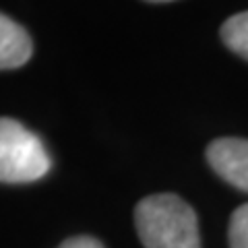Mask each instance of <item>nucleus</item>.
I'll list each match as a JSON object with an SVG mask.
<instances>
[{"label":"nucleus","mask_w":248,"mask_h":248,"mask_svg":"<svg viewBox=\"0 0 248 248\" xmlns=\"http://www.w3.org/2000/svg\"><path fill=\"white\" fill-rule=\"evenodd\" d=\"M135 226L145 248H201L192 207L170 192L145 197L135 209Z\"/></svg>","instance_id":"obj_1"},{"label":"nucleus","mask_w":248,"mask_h":248,"mask_svg":"<svg viewBox=\"0 0 248 248\" xmlns=\"http://www.w3.org/2000/svg\"><path fill=\"white\" fill-rule=\"evenodd\" d=\"M50 168L52 157L40 137L17 120L0 118V182H35Z\"/></svg>","instance_id":"obj_2"},{"label":"nucleus","mask_w":248,"mask_h":248,"mask_svg":"<svg viewBox=\"0 0 248 248\" xmlns=\"http://www.w3.org/2000/svg\"><path fill=\"white\" fill-rule=\"evenodd\" d=\"M207 161L228 184L248 192V139H215L207 147Z\"/></svg>","instance_id":"obj_3"},{"label":"nucleus","mask_w":248,"mask_h":248,"mask_svg":"<svg viewBox=\"0 0 248 248\" xmlns=\"http://www.w3.org/2000/svg\"><path fill=\"white\" fill-rule=\"evenodd\" d=\"M33 44L19 23L0 13V71L19 68L31 58Z\"/></svg>","instance_id":"obj_4"},{"label":"nucleus","mask_w":248,"mask_h":248,"mask_svg":"<svg viewBox=\"0 0 248 248\" xmlns=\"http://www.w3.org/2000/svg\"><path fill=\"white\" fill-rule=\"evenodd\" d=\"M221 40L232 52L248 60V11L238 13L223 23Z\"/></svg>","instance_id":"obj_5"},{"label":"nucleus","mask_w":248,"mask_h":248,"mask_svg":"<svg viewBox=\"0 0 248 248\" xmlns=\"http://www.w3.org/2000/svg\"><path fill=\"white\" fill-rule=\"evenodd\" d=\"M230 248H248V205L238 207L230 219Z\"/></svg>","instance_id":"obj_6"},{"label":"nucleus","mask_w":248,"mask_h":248,"mask_svg":"<svg viewBox=\"0 0 248 248\" xmlns=\"http://www.w3.org/2000/svg\"><path fill=\"white\" fill-rule=\"evenodd\" d=\"M58 248H104L102 242L91 236H77V238H68L66 242H62Z\"/></svg>","instance_id":"obj_7"},{"label":"nucleus","mask_w":248,"mask_h":248,"mask_svg":"<svg viewBox=\"0 0 248 248\" xmlns=\"http://www.w3.org/2000/svg\"><path fill=\"white\" fill-rule=\"evenodd\" d=\"M147 2H172V0H147Z\"/></svg>","instance_id":"obj_8"}]
</instances>
